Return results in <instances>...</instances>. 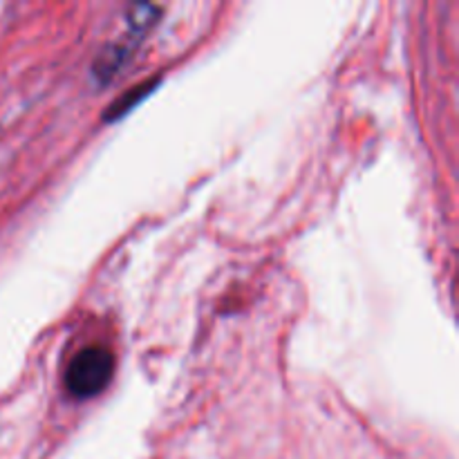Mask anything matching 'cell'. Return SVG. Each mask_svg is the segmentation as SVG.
Instances as JSON below:
<instances>
[{
  "instance_id": "obj_2",
  "label": "cell",
  "mask_w": 459,
  "mask_h": 459,
  "mask_svg": "<svg viewBox=\"0 0 459 459\" xmlns=\"http://www.w3.org/2000/svg\"><path fill=\"white\" fill-rule=\"evenodd\" d=\"M152 85H157V81H148V83L139 85V88H133L128 94H126L124 99H119V101L112 103L110 112H108V119H115V117L124 115V112L128 110V108L134 106V101H139V99H143L148 92H151Z\"/></svg>"
},
{
  "instance_id": "obj_1",
  "label": "cell",
  "mask_w": 459,
  "mask_h": 459,
  "mask_svg": "<svg viewBox=\"0 0 459 459\" xmlns=\"http://www.w3.org/2000/svg\"><path fill=\"white\" fill-rule=\"evenodd\" d=\"M112 372H115V357L110 350L92 345V348L81 350L72 359L65 372V385L72 397L90 399L106 390L112 379Z\"/></svg>"
}]
</instances>
